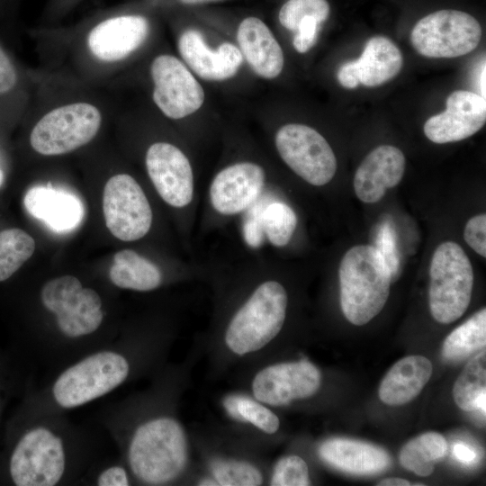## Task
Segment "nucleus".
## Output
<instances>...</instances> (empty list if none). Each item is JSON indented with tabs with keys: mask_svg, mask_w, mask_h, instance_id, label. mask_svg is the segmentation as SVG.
Masks as SVG:
<instances>
[{
	"mask_svg": "<svg viewBox=\"0 0 486 486\" xmlns=\"http://www.w3.org/2000/svg\"><path fill=\"white\" fill-rule=\"evenodd\" d=\"M143 329H125L31 389L22 422L68 413L121 388L157 362L165 338Z\"/></svg>",
	"mask_w": 486,
	"mask_h": 486,
	"instance_id": "obj_1",
	"label": "nucleus"
},
{
	"mask_svg": "<svg viewBox=\"0 0 486 486\" xmlns=\"http://www.w3.org/2000/svg\"><path fill=\"white\" fill-rule=\"evenodd\" d=\"M38 323L31 328L30 355L43 378L113 339V325L104 295L71 274L45 282L38 292Z\"/></svg>",
	"mask_w": 486,
	"mask_h": 486,
	"instance_id": "obj_2",
	"label": "nucleus"
},
{
	"mask_svg": "<svg viewBox=\"0 0 486 486\" xmlns=\"http://www.w3.org/2000/svg\"><path fill=\"white\" fill-rule=\"evenodd\" d=\"M166 392L153 389L101 407L96 421L120 451L136 484L168 485L184 473L188 441L181 423L166 407Z\"/></svg>",
	"mask_w": 486,
	"mask_h": 486,
	"instance_id": "obj_3",
	"label": "nucleus"
},
{
	"mask_svg": "<svg viewBox=\"0 0 486 486\" xmlns=\"http://www.w3.org/2000/svg\"><path fill=\"white\" fill-rule=\"evenodd\" d=\"M6 464L16 486H77L91 464L104 454L101 436L68 413L22 423Z\"/></svg>",
	"mask_w": 486,
	"mask_h": 486,
	"instance_id": "obj_4",
	"label": "nucleus"
},
{
	"mask_svg": "<svg viewBox=\"0 0 486 486\" xmlns=\"http://www.w3.org/2000/svg\"><path fill=\"white\" fill-rule=\"evenodd\" d=\"M39 92L38 116L29 143L44 157L72 153L92 142L112 113L107 102L90 89V84L71 77L52 82Z\"/></svg>",
	"mask_w": 486,
	"mask_h": 486,
	"instance_id": "obj_5",
	"label": "nucleus"
},
{
	"mask_svg": "<svg viewBox=\"0 0 486 486\" xmlns=\"http://www.w3.org/2000/svg\"><path fill=\"white\" fill-rule=\"evenodd\" d=\"M151 22L146 15L122 9L101 12L70 32L68 56L74 77L87 83L112 77L147 43Z\"/></svg>",
	"mask_w": 486,
	"mask_h": 486,
	"instance_id": "obj_6",
	"label": "nucleus"
},
{
	"mask_svg": "<svg viewBox=\"0 0 486 486\" xmlns=\"http://www.w3.org/2000/svg\"><path fill=\"white\" fill-rule=\"evenodd\" d=\"M277 191L281 189L259 161L242 158L226 163L211 178L200 204L198 236L224 230Z\"/></svg>",
	"mask_w": 486,
	"mask_h": 486,
	"instance_id": "obj_7",
	"label": "nucleus"
},
{
	"mask_svg": "<svg viewBox=\"0 0 486 486\" xmlns=\"http://www.w3.org/2000/svg\"><path fill=\"white\" fill-rule=\"evenodd\" d=\"M143 158L154 190L175 212L183 242L193 252L201 200L191 158L180 146L164 140L148 144Z\"/></svg>",
	"mask_w": 486,
	"mask_h": 486,
	"instance_id": "obj_8",
	"label": "nucleus"
},
{
	"mask_svg": "<svg viewBox=\"0 0 486 486\" xmlns=\"http://www.w3.org/2000/svg\"><path fill=\"white\" fill-rule=\"evenodd\" d=\"M338 279L341 310L356 326L368 323L381 312L392 281L388 266L372 245H357L345 253Z\"/></svg>",
	"mask_w": 486,
	"mask_h": 486,
	"instance_id": "obj_9",
	"label": "nucleus"
},
{
	"mask_svg": "<svg viewBox=\"0 0 486 486\" xmlns=\"http://www.w3.org/2000/svg\"><path fill=\"white\" fill-rule=\"evenodd\" d=\"M429 309L435 320L449 324L467 310L473 287V269L457 243L446 241L434 251L429 268Z\"/></svg>",
	"mask_w": 486,
	"mask_h": 486,
	"instance_id": "obj_10",
	"label": "nucleus"
},
{
	"mask_svg": "<svg viewBox=\"0 0 486 486\" xmlns=\"http://www.w3.org/2000/svg\"><path fill=\"white\" fill-rule=\"evenodd\" d=\"M274 146L285 166L310 185L324 186L336 175L338 162L332 148L309 125H282L274 132Z\"/></svg>",
	"mask_w": 486,
	"mask_h": 486,
	"instance_id": "obj_11",
	"label": "nucleus"
},
{
	"mask_svg": "<svg viewBox=\"0 0 486 486\" xmlns=\"http://www.w3.org/2000/svg\"><path fill=\"white\" fill-rule=\"evenodd\" d=\"M103 212L107 229L125 242L139 241L151 231L155 213L140 183L130 174L111 176L104 188Z\"/></svg>",
	"mask_w": 486,
	"mask_h": 486,
	"instance_id": "obj_12",
	"label": "nucleus"
},
{
	"mask_svg": "<svg viewBox=\"0 0 486 486\" xmlns=\"http://www.w3.org/2000/svg\"><path fill=\"white\" fill-rule=\"evenodd\" d=\"M482 27L471 14L459 10H439L421 18L413 27L410 41L428 58H455L476 49Z\"/></svg>",
	"mask_w": 486,
	"mask_h": 486,
	"instance_id": "obj_13",
	"label": "nucleus"
},
{
	"mask_svg": "<svg viewBox=\"0 0 486 486\" xmlns=\"http://www.w3.org/2000/svg\"><path fill=\"white\" fill-rule=\"evenodd\" d=\"M148 73L151 99L166 118L182 120L202 106L204 90L182 59L167 53L158 54L152 58Z\"/></svg>",
	"mask_w": 486,
	"mask_h": 486,
	"instance_id": "obj_14",
	"label": "nucleus"
},
{
	"mask_svg": "<svg viewBox=\"0 0 486 486\" xmlns=\"http://www.w3.org/2000/svg\"><path fill=\"white\" fill-rule=\"evenodd\" d=\"M320 382L319 369L308 361H299L263 368L255 375L251 387L257 401L283 406L314 395Z\"/></svg>",
	"mask_w": 486,
	"mask_h": 486,
	"instance_id": "obj_15",
	"label": "nucleus"
},
{
	"mask_svg": "<svg viewBox=\"0 0 486 486\" xmlns=\"http://www.w3.org/2000/svg\"><path fill=\"white\" fill-rule=\"evenodd\" d=\"M485 122V98L471 91L458 90L447 97L444 112L428 119L424 133L434 143L454 142L475 134Z\"/></svg>",
	"mask_w": 486,
	"mask_h": 486,
	"instance_id": "obj_16",
	"label": "nucleus"
},
{
	"mask_svg": "<svg viewBox=\"0 0 486 486\" xmlns=\"http://www.w3.org/2000/svg\"><path fill=\"white\" fill-rule=\"evenodd\" d=\"M177 50L187 68L208 81H224L233 77L244 59L235 44L223 42L212 50L202 35L193 29L185 30L179 35Z\"/></svg>",
	"mask_w": 486,
	"mask_h": 486,
	"instance_id": "obj_17",
	"label": "nucleus"
},
{
	"mask_svg": "<svg viewBox=\"0 0 486 486\" xmlns=\"http://www.w3.org/2000/svg\"><path fill=\"white\" fill-rule=\"evenodd\" d=\"M405 157L392 145L374 148L361 162L354 176V190L357 198L366 203L377 202L386 191L402 179Z\"/></svg>",
	"mask_w": 486,
	"mask_h": 486,
	"instance_id": "obj_18",
	"label": "nucleus"
},
{
	"mask_svg": "<svg viewBox=\"0 0 486 486\" xmlns=\"http://www.w3.org/2000/svg\"><path fill=\"white\" fill-rule=\"evenodd\" d=\"M23 204L33 218L58 233L74 230L85 215L83 202L76 194L50 184L31 187L24 195Z\"/></svg>",
	"mask_w": 486,
	"mask_h": 486,
	"instance_id": "obj_19",
	"label": "nucleus"
},
{
	"mask_svg": "<svg viewBox=\"0 0 486 486\" xmlns=\"http://www.w3.org/2000/svg\"><path fill=\"white\" fill-rule=\"evenodd\" d=\"M237 41L243 58L259 77L274 79L282 73L283 50L261 19L255 16L243 19L237 31Z\"/></svg>",
	"mask_w": 486,
	"mask_h": 486,
	"instance_id": "obj_20",
	"label": "nucleus"
},
{
	"mask_svg": "<svg viewBox=\"0 0 486 486\" xmlns=\"http://www.w3.org/2000/svg\"><path fill=\"white\" fill-rule=\"evenodd\" d=\"M320 456L342 472L368 475L381 472L391 464L388 453L376 446L348 438H332L319 449Z\"/></svg>",
	"mask_w": 486,
	"mask_h": 486,
	"instance_id": "obj_21",
	"label": "nucleus"
},
{
	"mask_svg": "<svg viewBox=\"0 0 486 486\" xmlns=\"http://www.w3.org/2000/svg\"><path fill=\"white\" fill-rule=\"evenodd\" d=\"M108 275L113 286L140 292L155 291L167 280L166 272L161 265L130 248L113 255Z\"/></svg>",
	"mask_w": 486,
	"mask_h": 486,
	"instance_id": "obj_22",
	"label": "nucleus"
},
{
	"mask_svg": "<svg viewBox=\"0 0 486 486\" xmlns=\"http://www.w3.org/2000/svg\"><path fill=\"white\" fill-rule=\"evenodd\" d=\"M432 371V364L425 356L401 358L388 371L380 384L381 400L391 406L408 403L420 393Z\"/></svg>",
	"mask_w": 486,
	"mask_h": 486,
	"instance_id": "obj_23",
	"label": "nucleus"
},
{
	"mask_svg": "<svg viewBox=\"0 0 486 486\" xmlns=\"http://www.w3.org/2000/svg\"><path fill=\"white\" fill-rule=\"evenodd\" d=\"M356 63L360 84L374 87L397 76L402 68L403 58L399 48L390 39L374 36L366 42Z\"/></svg>",
	"mask_w": 486,
	"mask_h": 486,
	"instance_id": "obj_24",
	"label": "nucleus"
},
{
	"mask_svg": "<svg viewBox=\"0 0 486 486\" xmlns=\"http://www.w3.org/2000/svg\"><path fill=\"white\" fill-rule=\"evenodd\" d=\"M445 437L436 432H428L409 441L400 452V463L419 476H428L435 464L447 453Z\"/></svg>",
	"mask_w": 486,
	"mask_h": 486,
	"instance_id": "obj_25",
	"label": "nucleus"
},
{
	"mask_svg": "<svg viewBox=\"0 0 486 486\" xmlns=\"http://www.w3.org/2000/svg\"><path fill=\"white\" fill-rule=\"evenodd\" d=\"M486 310H480L454 329L445 339L442 356L446 361H462L485 347Z\"/></svg>",
	"mask_w": 486,
	"mask_h": 486,
	"instance_id": "obj_26",
	"label": "nucleus"
},
{
	"mask_svg": "<svg viewBox=\"0 0 486 486\" xmlns=\"http://www.w3.org/2000/svg\"><path fill=\"white\" fill-rule=\"evenodd\" d=\"M484 395H486L485 350L466 364L453 388L454 402L465 411H474L477 400Z\"/></svg>",
	"mask_w": 486,
	"mask_h": 486,
	"instance_id": "obj_27",
	"label": "nucleus"
},
{
	"mask_svg": "<svg viewBox=\"0 0 486 486\" xmlns=\"http://www.w3.org/2000/svg\"><path fill=\"white\" fill-rule=\"evenodd\" d=\"M34 238L13 228L0 231V283L9 279L32 256Z\"/></svg>",
	"mask_w": 486,
	"mask_h": 486,
	"instance_id": "obj_28",
	"label": "nucleus"
},
{
	"mask_svg": "<svg viewBox=\"0 0 486 486\" xmlns=\"http://www.w3.org/2000/svg\"><path fill=\"white\" fill-rule=\"evenodd\" d=\"M135 480L124 462L118 457L104 455L98 457L86 469L77 486H130Z\"/></svg>",
	"mask_w": 486,
	"mask_h": 486,
	"instance_id": "obj_29",
	"label": "nucleus"
},
{
	"mask_svg": "<svg viewBox=\"0 0 486 486\" xmlns=\"http://www.w3.org/2000/svg\"><path fill=\"white\" fill-rule=\"evenodd\" d=\"M215 482L221 486H256L263 482L261 472L253 464L234 460H221L212 465Z\"/></svg>",
	"mask_w": 486,
	"mask_h": 486,
	"instance_id": "obj_30",
	"label": "nucleus"
},
{
	"mask_svg": "<svg viewBox=\"0 0 486 486\" xmlns=\"http://www.w3.org/2000/svg\"><path fill=\"white\" fill-rule=\"evenodd\" d=\"M330 6L327 0H288L278 14L283 27L295 32L300 22L308 16L316 18L320 23L327 20Z\"/></svg>",
	"mask_w": 486,
	"mask_h": 486,
	"instance_id": "obj_31",
	"label": "nucleus"
},
{
	"mask_svg": "<svg viewBox=\"0 0 486 486\" xmlns=\"http://www.w3.org/2000/svg\"><path fill=\"white\" fill-rule=\"evenodd\" d=\"M230 404L234 410L232 411L242 419L267 434L275 433L280 427L278 417L259 401L239 397L234 399Z\"/></svg>",
	"mask_w": 486,
	"mask_h": 486,
	"instance_id": "obj_32",
	"label": "nucleus"
},
{
	"mask_svg": "<svg viewBox=\"0 0 486 486\" xmlns=\"http://www.w3.org/2000/svg\"><path fill=\"white\" fill-rule=\"evenodd\" d=\"M310 484L308 465L300 456H284L275 464L270 485L307 486Z\"/></svg>",
	"mask_w": 486,
	"mask_h": 486,
	"instance_id": "obj_33",
	"label": "nucleus"
},
{
	"mask_svg": "<svg viewBox=\"0 0 486 486\" xmlns=\"http://www.w3.org/2000/svg\"><path fill=\"white\" fill-rule=\"evenodd\" d=\"M372 246L383 259L391 272L392 279L394 280L400 273V257L395 230L390 222L381 224L374 237V244Z\"/></svg>",
	"mask_w": 486,
	"mask_h": 486,
	"instance_id": "obj_34",
	"label": "nucleus"
},
{
	"mask_svg": "<svg viewBox=\"0 0 486 486\" xmlns=\"http://www.w3.org/2000/svg\"><path fill=\"white\" fill-rule=\"evenodd\" d=\"M465 242L480 256H486V215L478 214L472 217L464 227Z\"/></svg>",
	"mask_w": 486,
	"mask_h": 486,
	"instance_id": "obj_35",
	"label": "nucleus"
},
{
	"mask_svg": "<svg viewBox=\"0 0 486 486\" xmlns=\"http://www.w3.org/2000/svg\"><path fill=\"white\" fill-rule=\"evenodd\" d=\"M320 22L312 16L303 18L292 40V45L299 53L308 52L317 42Z\"/></svg>",
	"mask_w": 486,
	"mask_h": 486,
	"instance_id": "obj_36",
	"label": "nucleus"
},
{
	"mask_svg": "<svg viewBox=\"0 0 486 486\" xmlns=\"http://www.w3.org/2000/svg\"><path fill=\"white\" fill-rule=\"evenodd\" d=\"M19 81V73L14 63L0 45V96L15 90Z\"/></svg>",
	"mask_w": 486,
	"mask_h": 486,
	"instance_id": "obj_37",
	"label": "nucleus"
},
{
	"mask_svg": "<svg viewBox=\"0 0 486 486\" xmlns=\"http://www.w3.org/2000/svg\"><path fill=\"white\" fill-rule=\"evenodd\" d=\"M337 77L342 86L348 89L356 88L360 84L356 60L344 63L339 68Z\"/></svg>",
	"mask_w": 486,
	"mask_h": 486,
	"instance_id": "obj_38",
	"label": "nucleus"
},
{
	"mask_svg": "<svg viewBox=\"0 0 486 486\" xmlns=\"http://www.w3.org/2000/svg\"><path fill=\"white\" fill-rule=\"evenodd\" d=\"M454 457L465 465H473L478 461V454L475 450L464 443H456L453 446Z\"/></svg>",
	"mask_w": 486,
	"mask_h": 486,
	"instance_id": "obj_39",
	"label": "nucleus"
},
{
	"mask_svg": "<svg viewBox=\"0 0 486 486\" xmlns=\"http://www.w3.org/2000/svg\"><path fill=\"white\" fill-rule=\"evenodd\" d=\"M81 0H50L47 7L48 16L57 18L68 13Z\"/></svg>",
	"mask_w": 486,
	"mask_h": 486,
	"instance_id": "obj_40",
	"label": "nucleus"
},
{
	"mask_svg": "<svg viewBox=\"0 0 486 486\" xmlns=\"http://www.w3.org/2000/svg\"><path fill=\"white\" fill-rule=\"evenodd\" d=\"M378 486H409L411 485V483L404 479L401 478H387L384 480H382L378 484Z\"/></svg>",
	"mask_w": 486,
	"mask_h": 486,
	"instance_id": "obj_41",
	"label": "nucleus"
},
{
	"mask_svg": "<svg viewBox=\"0 0 486 486\" xmlns=\"http://www.w3.org/2000/svg\"><path fill=\"white\" fill-rule=\"evenodd\" d=\"M485 65L483 66V69L482 71L481 76H480V89H481V95L485 98Z\"/></svg>",
	"mask_w": 486,
	"mask_h": 486,
	"instance_id": "obj_42",
	"label": "nucleus"
},
{
	"mask_svg": "<svg viewBox=\"0 0 486 486\" xmlns=\"http://www.w3.org/2000/svg\"><path fill=\"white\" fill-rule=\"evenodd\" d=\"M180 3L184 4H206L211 2H217L221 0H178Z\"/></svg>",
	"mask_w": 486,
	"mask_h": 486,
	"instance_id": "obj_43",
	"label": "nucleus"
},
{
	"mask_svg": "<svg viewBox=\"0 0 486 486\" xmlns=\"http://www.w3.org/2000/svg\"><path fill=\"white\" fill-rule=\"evenodd\" d=\"M3 181H4V175H3L2 170L0 169V185L2 184Z\"/></svg>",
	"mask_w": 486,
	"mask_h": 486,
	"instance_id": "obj_44",
	"label": "nucleus"
},
{
	"mask_svg": "<svg viewBox=\"0 0 486 486\" xmlns=\"http://www.w3.org/2000/svg\"><path fill=\"white\" fill-rule=\"evenodd\" d=\"M0 413H1V402H0Z\"/></svg>",
	"mask_w": 486,
	"mask_h": 486,
	"instance_id": "obj_45",
	"label": "nucleus"
}]
</instances>
